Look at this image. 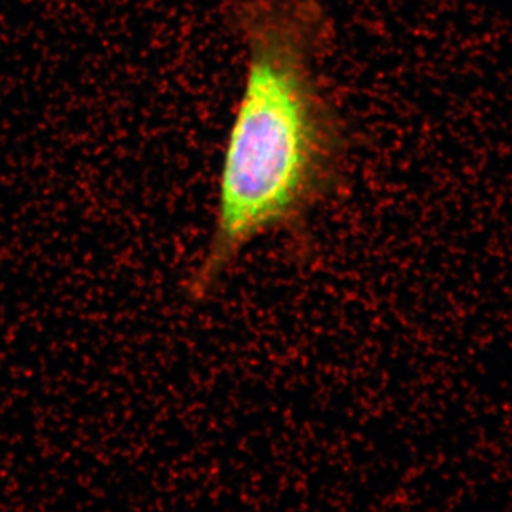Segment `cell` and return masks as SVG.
<instances>
[{"label": "cell", "mask_w": 512, "mask_h": 512, "mask_svg": "<svg viewBox=\"0 0 512 512\" xmlns=\"http://www.w3.org/2000/svg\"><path fill=\"white\" fill-rule=\"evenodd\" d=\"M232 28L245 50L241 94L217 183L214 225L188 281L210 299L245 248L269 234L305 239L308 220L339 191L342 121L319 79L329 35L316 0H235Z\"/></svg>", "instance_id": "1"}]
</instances>
